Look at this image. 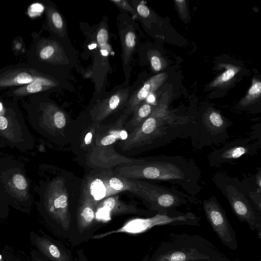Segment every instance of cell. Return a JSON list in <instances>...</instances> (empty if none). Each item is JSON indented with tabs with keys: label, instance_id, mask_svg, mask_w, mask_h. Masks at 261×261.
<instances>
[{
	"label": "cell",
	"instance_id": "1",
	"mask_svg": "<svg viewBox=\"0 0 261 261\" xmlns=\"http://www.w3.org/2000/svg\"><path fill=\"white\" fill-rule=\"evenodd\" d=\"M115 174L130 179H145L171 183L195 197L202 189L201 172L192 159L162 155L143 159L135 165L118 167Z\"/></svg>",
	"mask_w": 261,
	"mask_h": 261
},
{
	"label": "cell",
	"instance_id": "2",
	"mask_svg": "<svg viewBox=\"0 0 261 261\" xmlns=\"http://www.w3.org/2000/svg\"><path fill=\"white\" fill-rule=\"evenodd\" d=\"M155 106L151 114L122 140L120 145L123 150L153 149L190 137L194 119L175 115L165 105Z\"/></svg>",
	"mask_w": 261,
	"mask_h": 261
},
{
	"label": "cell",
	"instance_id": "3",
	"mask_svg": "<svg viewBox=\"0 0 261 261\" xmlns=\"http://www.w3.org/2000/svg\"><path fill=\"white\" fill-rule=\"evenodd\" d=\"M80 27L86 38L82 57L92 58V63L84 71V75L94 83L93 100L96 101L106 94L108 76L113 72L110 64L113 49L108 16H103L98 23L92 26L81 22Z\"/></svg>",
	"mask_w": 261,
	"mask_h": 261
},
{
	"label": "cell",
	"instance_id": "4",
	"mask_svg": "<svg viewBox=\"0 0 261 261\" xmlns=\"http://www.w3.org/2000/svg\"><path fill=\"white\" fill-rule=\"evenodd\" d=\"M146 261H232L210 241L196 234L169 233Z\"/></svg>",
	"mask_w": 261,
	"mask_h": 261
},
{
	"label": "cell",
	"instance_id": "5",
	"mask_svg": "<svg viewBox=\"0 0 261 261\" xmlns=\"http://www.w3.org/2000/svg\"><path fill=\"white\" fill-rule=\"evenodd\" d=\"M28 53L30 64L59 79L69 81L72 69L77 68V53L70 39L37 37Z\"/></svg>",
	"mask_w": 261,
	"mask_h": 261
},
{
	"label": "cell",
	"instance_id": "6",
	"mask_svg": "<svg viewBox=\"0 0 261 261\" xmlns=\"http://www.w3.org/2000/svg\"><path fill=\"white\" fill-rule=\"evenodd\" d=\"M215 186L227 199L230 208L241 222H245L252 231L261 238V213L248 196L246 187L238 177L224 173H215L212 177Z\"/></svg>",
	"mask_w": 261,
	"mask_h": 261
},
{
	"label": "cell",
	"instance_id": "7",
	"mask_svg": "<svg viewBox=\"0 0 261 261\" xmlns=\"http://www.w3.org/2000/svg\"><path fill=\"white\" fill-rule=\"evenodd\" d=\"M133 179L141 192L140 198L150 211L156 213H168L182 205L199 203L195 197L182 191L140 179Z\"/></svg>",
	"mask_w": 261,
	"mask_h": 261
},
{
	"label": "cell",
	"instance_id": "8",
	"mask_svg": "<svg viewBox=\"0 0 261 261\" xmlns=\"http://www.w3.org/2000/svg\"><path fill=\"white\" fill-rule=\"evenodd\" d=\"M232 123L213 110L203 113L194 120L193 128L190 136L192 145L201 149L203 147L223 144L229 138L228 129Z\"/></svg>",
	"mask_w": 261,
	"mask_h": 261
},
{
	"label": "cell",
	"instance_id": "9",
	"mask_svg": "<svg viewBox=\"0 0 261 261\" xmlns=\"http://www.w3.org/2000/svg\"><path fill=\"white\" fill-rule=\"evenodd\" d=\"M202 203L206 219L220 241L228 249L237 250L238 244L236 232L217 199L212 194Z\"/></svg>",
	"mask_w": 261,
	"mask_h": 261
},
{
	"label": "cell",
	"instance_id": "10",
	"mask_svg": "<svg viewBox=\"0 0 261 261\" xmlns=\"http://www.w3.org/2000/svg\"><path fill=\"white\" fill-rule=\"evenodd\" d=\"M128 14L120 11L117 16V25L121 48V61L125 80L123 84L129 85L133 61L137 47V25Z\"/></svg>",
	"mask_w": 261,
	"mask_h": 261
},
{
	"label": "cell",
	"instance_id": "11",
	"mask_svg": "<svg viewBox=\"0 0 261 261\" xmlns=\"http://www.w3.org/2000/svg\"><path fill=\"white\" fill-rule=\"evenodd\" d=\"M261 147V141L249 138H239L225 143L212 151L207 155L211 167H218L224 164H233L244 156H252Z\"/></svg>",
	"mask_w": 261,
	"mask_h": 261
},
{
	"label": "cell",
	"instance_id": "12",
	"mask_svg": "<svg viewBox=\"0 0 261 261\" xmlns=\"http://www.w3.org/2000/svg\"><path fill=\"white\" fill-rule=\"evenodd\" d=\"M137 84L117 86L94 102L89 112L92 120L96 124H99L110 115L123 110L130 96L138 87Z\"/></svg>",
	"mask_w": 261,
	"mask_h": 261
},
{
	"label": "cell",
	"instance_id": "13",
	"mask_svg": "<svg viewBox=\"0 0 261 261\" xmlns=\"http://www.w3.org/2000/svg\"><path fill=\"white\" fill-rule=\"evenodd\" d=\"M49 76L42 69L32 64L7 67L0 69V90L20 87Z\"/></svg>",
	"mask_w": 261,
	"mask_h": 261
},
{
	"label": "cell",
	"instance_id": "14",
	"mask_svg": "<svg viewBox=\"0 0 261 261\" xmlns=\"http://www.w3.org/2000/svg\"><path fill=\"white\" fill-rule=\"evenodd\" d=\"M113 145L92 146L87 155L88 165L94 168L108 170L115 166L135 165L143 161V159H134L119 154L114 150Z\"/></svg>",
	"mask_w": 261,
	"mask_h": 261
},
{
	"label": "cell",
	"instance_id": "15",
	"mask_svg": "<svg viewBox=\"0 0 261 261\" xmlns=\"http://www.w3.org/2000/svg\"><path fill=\"white\" fill-rule=\"evenodd\" d=\"M63 90L72 91V85L69 81L49 76L17 88H12L7 95L15 97L36 94H49Z\"/></svg>",
	"mask_w": 261,
	"mask_h": 261
},
{
	"label": "cell",
	"instance_id": "16",
	"mask_svg": "<svg viewBox=\"0 0 261 261\" xmlns=\"http://www.w3.org/2000/svg\"><path fill=\"white\" fill-rule=\"evenodd\" d=\"M163 221L178 222V215L177 211H172L165 213H158L153 217L147 219H133L127 222L117 230L96 236L94 238H101L114 233L124 232L136 234L142 232L154 225L162 223Z\"/></svg>",
	"mask_w": 261,
	"mask_h": 261
},
{
	"label": "cell",
	"instance_id": "17",
	"mask_svg": "<svg viewBox=\"0 0 261 261\" xmlns=\"http://www.w3.org/2000/svg\"><path fill=\"white\" fill-rule=\"evenodd\" d=\"M52 190L49 210L61 225L67 229L69 227L70 216L68 209V194L64 181L62 180L56 181Z\"/></svg>",
	"mask_w": 261,
	"mask_h": 261
},
{
	"label": "cell",
	"instance_id": "18",
	"mask_svg": "<svg viewBox=\"0 0 261 261\" xmlns=\"http://www.w3.org/2000/svg\"><path fill=\"white\" fill-rule=\"evenodd\" d=\"M165 79V74H157L150 77L141 86L138 87L126 102L123 109V114L127 116L133 114L148 96L161 86Z\"/></svg>",
	"mask_w": 261,
	"mask_h": 261
},
{
	"label": "cell",
	"instance_id": "19",
	"mask_svg": "<svg viewBox=\"0 0 261 261\" xmlns=\"http://www.w3.org/2000/svg\"><path fill=\"white\" fill-rule=\"evenodd\" d=\"M98 174L106 187L108 197L126 191L140 197L141 192L133 179L114 174L108 170H103Z\"/></svg>",
	"mask_w": 261,
	"mask_h": 261
},
{
	"label": "cell",
	"instance_id": "20",
	"mask_svg": "<svg viewBox=\"0 0 261 261\" xmlns=\"http://www.w3.org/2000/svg\"><path fill=\"white\" fill-rule=\"evenodd\" d=\"M46 28L51 36L69 40L67 25L64 16L55 5L49 1L44 3Z\"/></svg>",
	"mask_w": 261,
	"mask_h": 261
},
{
	"label": "cell",
	"instance_id": "21",
	"mask_svg": "<svg viewBox=\"0 0 261 261\" xmlns=\"http://www.w3.org/2000/svg\"><path fill=\"white\" fill-rule=\"evenodd\" d=\"M106 212L108 214L125 213H138L146 216H153L158 213L151 211L140 210L119 200L118 196L112 195L100 201L95 207V214Z\"/></svg>",
	"mask_w": 261,
	"mask_h": 261
},
{
	"label": "cell",
	"instance_id": "22",
	"mask_svg": "<svg viewBox=\"0 0 261 261\" xmlns=\"http://www.w3.org/2000/svg\"><path fill=\"white\" fill-rule=\"evenodd\" d=\"M97 204L83 187L77 214L78 225L81 230L86 229L93 223L95 218Z\"/></svg>",
	"mask_w": 261,
	"mask_h": 261
},
{
	"label": "cell",
	"instance_id": "23",
	"mask_svg": "<svg viewBox=\"0 0 261 261\" xmlns=\"http://www.w3.org/2000/svg\"><path fill=\"white\" fill-rule=\"evenodd\" d=\"M154 105L148 102H143L134 111L132 118L125 122V129L128 130L129 133L133 132L151 114Z\"/></svg>",
	"mask_w": 261,
	"mask_h": 261
},
{
	"label": "cell",
	"instance_id": "24",
	"mask_svg": "<svg viewBox=\"0 0 261 261\" xmlns=\"http://www.w3.org/2000/svg\"><path fill=\"white\" fill-rule=\"evenodd\" d=\"M95 124L90 127L86 132L84 138L82 141L81 147L85 150H89L92 146L96 135L98 131L99 127Z\"/></svg>",
	"mask_w": 261,
	"mask_h": 261
},
{
	"label": "cell",
	"instance_id": "25",
	"mask_svg": "<svg viewBox=\"0 0 261 261\" xmlns=\"http://www.w3.org/2000/svg\"><path fill=\"white\" fill-rule=\"evenodd\" d=\"M109 1L115 5L120 11L128 14L134 20H136L137 13L129 1L126 0H109Z\"/></svg>",
	"mask_w": 261,
	"mask_h": 261
},
{
	"label": "cell",
	"instance_id": "26",
	"mask_svg": "<svg viewBox=\"0 0 261 261\" xmlns=\"http://www.w3.org/2000/svg\"><path fill=\"white\" fill-rule=\"evenodd\" d=\"M261 93V83L259 81L254 82L249 88L248 96L242 103V106L246 107L258 97Z\"/></svg>",
	"mask_w": 261,
	"mask_h": 261
},
{
	"label": "cell",
	"instance_id": "27",
	"mask_svg": "<svg viewBox=\"0 0 261 261\" xmlns=\"http://www.w3.org/2000/svg\"><path fill=\"white\" fill-rule=\"evenodd\" d=\"M247 191L249 199L257 211L261 213V192L258 190H248V189Z\"/></svg>",
	"mask_w": 261,
	"mask_h": 261
},
{
	"label": "cell",
	"instance_id": "28",
	"mask_svg": "<svg viewBox=\"0 0 261 261\" xmlns=\"http://www.w3.org/2000/svg\"><path fill=\"white\" fill-rule=\"evenodd\" d=\"M236 72L237 70L233 68L227 69L218 78L215 84H222L230 80L235 75Z\"/></svg>",
	"mask_w": 261,
	"mask_h": 261
},
{
	"label": "cell",
	"instance_id": "29",
	"mask_svg": "<svg viewBox=\"0 0 261 261\" xmlns=\"http://www.w3.org/2000/svg\"><path fill=\"white\" fill-rule=\"evenodd\" d=\"M13 182L15 186L20 190H24L27 184L24 177L20 174H15L13 177Z\"/></svg>",
	"mask_w": 261,
	"mask_h": 261
},
{
	"label": "cell",
	"instance_id": "30",
	"mask_svg": "<svg viewBox=\"0 0 261 261\" xmlns=\"http://www.w3.org/2000/svg\"><path fill=\"white\" fill-rule=\"evenodd\" d=\"M150 63L152 69L155 71H159L162 68V62L160 58L156 55H152L150 57Z\"/></svg>",
	"mask_w": 261,
	"mask_h": 261
},
{
	"label": "cell",
	"instance_id": "31",
	"mask_svg": "<svg viewBox=\"0 0 261 261\" xmlns=\"http://www.w3.org/2000/svg\"><path fill=\"white\" fill-rule=\"evenodd\" d=\"M253 176L256 186L261 189V169L260 168L257 169V172Z\"/></svg>",
	"mask_w": 261,
	"mask_h": 261
},
{
	"label": "cell",
	"instance_id": "32",
	"mask_svg": "<svg viewBox=\"0 0 261 261\" xmlns=\"http://www.w3.org/2000/svg\"><path fill=\"white\" fill-rule=\"evenodd\" d=\"M8 126V120L4 116H0V129L3 130Z\"/></svg>",
	"mask_w": 261,
	"mask_h": 261
},
{
	"label": "cell",
	"instance_id": "33",
	"mask_svg": "<svg viewBox=\"0 0 261 261\" xmlns=\"http://www.w3.org/2000/svg\"><path fill=\"white\" fill-rule=\"evenodd\" d=\"M232 261H242L239 258H236L232 260Z\"/></svg>",
	"mask_w": 261,
	"mask_h": 261
},
{
	"label": "cell",
	"instance_id": "34",
	"mask_svg": "<svg viewBox=\"0 0 261 261\" xmlns=\"http://www.w3.org/2000/svg\"><path fill=\"white\" fill-rule=\"evenodd\" d=\"M1 258V256L0 255V259Z\"/></svg>",
	"mask_w": 261,
	"mask_h": 261
}]
</instances>
